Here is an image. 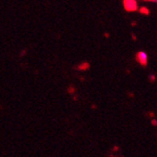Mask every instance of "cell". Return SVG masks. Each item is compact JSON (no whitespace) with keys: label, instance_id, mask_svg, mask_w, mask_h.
Here are the masks:
<instances>
[{"label":"cell","instance_id":"obj_1","mask_svg":"<svg viewBox=\"0 0 157 157\" xmlns=\"http://www.w3.org/2000/svg\"><path fill=\"white\" fill-rule=\"evenodd\" d=\"M124 5L127 11H135L137 9V3L136 0H125Z\"/></svg>","mask_w":157,"mask_h":157},{"label":"cell","instance_id":"obj_2","mask_svg":"<svg viewBox=\"0 0 157 157\" xmlns=\"http://www.w3.org/2000/svg\"><path fill=\"white\" fill-rule=\"evenodd\" d=\"M137 60H138V62H139L140 64H142V65H146L147 62V53L144 52H138V54H137Z\"/></svg>","mask_w":157,"mask_h":157},{"label":"cell","instance_id":"obj_3","mask_svg":"<svg viewBox=\"0 0 157 157\" xmlns=\"http://www.w3.org/2000/svg\"><path fill=\"white\" fill-rule=\"evenodd\" d=\"M151 1H157V0H151Z\"/></svg>","mask_w":157,"mask_h":157}]
</instances>
